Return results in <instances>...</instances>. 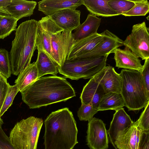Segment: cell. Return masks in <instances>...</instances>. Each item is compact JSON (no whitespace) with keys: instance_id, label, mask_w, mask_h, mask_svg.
I'll return each mask as SVG.
<instances>
[{"instance_id":"24","label":"cell","mask_w":149,"mask_h":149,"mask_svg":"<svg viewBox=\"0 0 149 149\" xmlns=\"http://www.w3.org/2000/svg\"><path fill=\"white\" fill-rule=\"evenodd\" d=\"M38 72L36 62L30 63L20 72L15 81L20 92L38 79Z\"/></svg>"},{"instance_id":"22","label":"cell","mask_w":149,"mask_h":149,"mask_svg":"<svg viewBox=\"0 0 149 149\" xmlns=\"http://www.w3.org/2000/svg\"><path fill=\"white\" fill-rule=\"evenodd\" d=\"M109 0H83V5L91 14L96 16L107 17L120 15L110 6Z\"/></svg>"},{"instance_id":"18","label":"cell","mask_w":149,"mask_h":149,"mask_svg":"<svg viewBox=\"0 0 149 149\" xmlns=\"http://www.w3.org/2000/svg\"><path fill=\"white\" fill-rule=\"evenodd\" d=\"M143 130L136 122L123 133L119 136L115 142L117 149H138Z\"/></svg>"},{"instance_id":"31","label":"cell","mask_w":149,"mask_h":149,"mask_svg":"<svg viewBox=\"0 0 149 149\" xmlns=\"http://www.w3.org/2000/svg\"><path fill=\"white\" fill-rule=\"evenodd\" d=\"M98 111L97 109L91 105L81 103L77 111V116L80 120L88 121L93 118L94 115Z\"/></svg>"},{"instance_id":"10","label":"cell","mask_w":149,"mask_h":149,"mask_svg":"<svg viewBox=\"0 0 149 149\" xmlns=\"http://www.w3.org/2000/svg\"><path fill=\"white\" fill-rule=\"evenodd\" d=\"M87 145L90 149H107L109 140L106 124L101 119L93 118L88 121Z\"/></svg>"},{"instance_id":"1","label":"cell","mask_w":149,"mask_h":149,"mask_svg":"<svg viewBox=\"0 0 149 149\" xmlns=\"http://www.w3.org/2000/svg\"><path fill=\"white\" fill-rule=\"evenodd\" d=\"M20 93L22 100L30 109L65 101L76 96L65 78L56 75L41 77Z\"/></svg>"},{"instance_id":"27","label":"cell","mask_w":149,"mask_h":149,"mask_svg":"<svg viewBox=\"0 0 149 149\" xmlns=\"http://www.w3.org/2000/svg\"><path fill=\"white\" fill-rule=\"evenodd\" d=\"M134 6L121 15L125 16H145L149 11V2L147 0H132Z\"/></svg>"},{"instance_id":"25","label":"cell","mask_w":149,"mask_h":149,"mask_svg":"<svg viewBox=\"0 0 149 149\" xmlns=\"http://www.w3.org/2000/svg\"><path fill=\"white\" fill-rule=\"evenodd\" d=\"M125 106L124 101L121 93L109 92L105 93L99 103L97 110L116 111Z\"/></svg>"},{"instance_id":"16","label":"cell","mask_w":149,"mask_h":149,"mask_svg":"<svg viewBox=\"0 0 149 149\" xmlns=\"http://www.w3.org/2000/svg\"><path fill=\"white\" fill-rule=\"evenodd\" d=\"M114 53L116 67L118 68L137 71L141 70L143 65L141 60L128 48L125 47L123 49L118 48Z\"/></svg>"},{"instance_id":"15","label":"cell","mask_w":149,"mask_h":149,"mask_svg":"<svg viewBox=\"0 0 149 149\" xmlns=\"http://www.w3.org/2000/svg\"><path fill=\"white\" fill-rule=\"evenodd\" d=\"M105 94L103 88L94 76L84 86L80 98L81 103L90 104L97 109L99 102Z\"/></svg>"},{"instance_id":"7","label":"cell","mask_w":149,"mask_h":149,"mask_svg":"<svg viewBox=\"0 0 149 149\" xmlns=\"http://www.w3.org/2000/svg\"><path fill=\"white\" fill-rule=\"evenodd\" d=\"M123 45L137 57L143 60L149 58V29L145 22L133 25L131 33L123 41Z\"/></svg>"},{"instance_id":"17","label":"cell","mask_w":149,"mask_h":149,"mask_svg":"<svg viewBox=\"0 0 149 149\" xmlns=\"http://www.w3.org/2000/svg\"><path fill=\"white\" fill-rule=\"evenodd\" d=\"M38 3V10L49 16L64 9H76L83 5V0H43Z\"/></svg>"},{"instance_id":"20","label":"cell","mask_w":149,"mask_h":149,"mask_svg":"<svg viewBox=\"0 0 149 149\" xmlns=\"http://www.w3.org/2000/svg\"><path fill=\"white\" fill-rule=\"evenodd\" d=\"M36 5L37 2L34 1L12 0L6 9L11 15L18 20L31 15Z\"/></svg>"},{"instance_id":"32","label":"cell","mask_w":149,"mask_h":149,"mask_svg":"<svg viewBox=\"0 0 149 149\" xmlns=\"http://www.w3.org/2000/svg\"><path fill=\"white\" fill-rule=\"evenodd\" d=\"M136 122L138 126L143 130H149V101Z\"/></svg>"},{"instance_id":"28","label":"cell","mask_w":149,"mask_h":149,"mask_svg":"<svg viewBox=\"0 0 149 149\" xmlns=\"http://www.w3.org/2000/svg\"><path fill=\"white\" fill-rule=\"evenodd\" d=\"M0 72L6 79L12 73L9 54L4 49H0Z\"/></svg>"},{"instance_id":"23","label":"cell","mask_w":149,"mask_h":149,"mask_svg":"<svg viewBox=\"0 0 149 149\" xmlns=\"http://www.w3.org/2000/svg\"><path fill=\"white\" fill-rule=\"evenodd\" d=\"M37 58L36 62L38 69V79L48 74L56 76L58 72V66L45 52L38 50Z\"/></svg>"},{"instance_id":"36","label":"cell","mask_w":149,"mask_h":149,"mask_svg":"<svg viewBox=\"0 0 149 149\" xmlns=\"http://www.w3.org/2000/svg\"><path fill=\"white\" fill-rule=\"evenodd\" d=\"M138 149H149V130H143Z\"/></svg>"},{"instance_id":"29","label":"cell","mask_w":149,"mask_h":149,"mask_svg":"<svg viewBox=\"0 0 149 149\" xmlns=\"http://www.w3.org/2000/svg\"><path fill=\"white\" fill-rule=\"evenodd\" d=\"M108 3L111 8L120 15L129 11L134 5L130 0H109Z\"/></svg>"},{"instance_id":"30","label":"cell","mask_w":149,"mask_h":149,"mask_svg":"<svg viewBox=\"0 0 149 149\" xmlns=\"http://www.w3.org/2000/svg\"><path fill=\"white\" fill-rule=\"evenodd\" d=\"M19 92L17 87L15 84L12 86L9 85L6 95L0 111V117L1 118L11 106L15 97Z\"/></svg>"},{"instance_id":"40","label":"cell","mask_w":149,"mask_h":149,"mask_svg":"<svg viewBox=\"0 0 149 149\" xmlns=\"http://www.w3.org/2000/svg\"><path fill=\"white\" fill-rule=\"evenodd\" d=\"M2 17H3L2 16L0 15V22L1 21V19H2Z\"/></svg>"},{"instance_id":"4","label":"cell","mask_w":149,"mask_h":149,"mask_svg":"<svg viewBox=\"0 0 149 149\" xmlns=\"http://www.w3.org/2000/svg\"><path fill=\"white\" fill-rule=\"evenodd\" d=\"M121 94L125 106L129 111H138L144 107L149 101L141 71L122 69Z\"/></svg>"},{"instance_id":"8","label":"cell","mask_w":149,"mask_h":149,"mask_svg":"<svg viewBox=\"0 0 149 149\" xmlns=\"http://www.w3.org/2000/svg\"><path fill=\"white\" fill-rule=\"evenodd\" d=\"M75 42L72 31L63 30L52 36L51 41V56L58 68L63 65Z\"/></svg>"},{"instance_id":"34","label":"cell","mask_w":149,"mask_h":149,"mask_svg":"<svg viewBox=\"0 0 149 149\" xmlns=\"http://www.w3.org/2000/svg\"><path fill=\"white\" fill-rule=\"evenodd\" d=\"M0 149H16L11 143L9 137L0 127Z\"/></svg>"},{"instance_id":"3","label":"cell","mask_w":149,"mask_h":149,"mask_svg":"<svg viewBox=\"0 0 149 149\" xmlns=\"http://www.w3.org/2000/svg\"><path fill=\"white\" fill-rule=\"evenodd\" d=\"M38 21L34 19L22 23L16 29L9 53L12 73L18 75L31 63L36 47Z\"/></svg>"},{"instance_id":"2","label":"cell","mask_w":149,"mask_h":149,"mask_svg":"<svg viewBox=\"0 0 149 149\" xmlns=\"http://www.w3.org/2000/svg\"><path fill=\"white\" fill-rule=\"evenodd\" d=\"M44 123L45 149H73L78 143L76 123L68 108L52 112Z\"/></svg>"},{"instance_id":"6","label":"cell","mask_w":149,"mask_h":149,"mask_svg":"<svg viewBox=\"0 0 149 149\" xmlns=\"http://www.w3.org/2000/svg\"><path fill=\"white\" fill-rule=\"evenodd\" d=\"M42 118L30 116L17 122L11 130L9 138L16 149H36Z\"/></svg>"},{"instance_id":"5","label":"cell","mask_w":149,"mask_h":149,"mask_svg":"<svg viewBox=\"0 0 149 149\" xmlns=\"http://www.w3.org/2000/svg\"><path fill=\"white\" fill-rule=\"evenodd\" d=\"M108 55L93 57L80 55L66 59L63 65L58 68V72L72 80L91 78L106 66Z\"/></svg>"},{"instance_id":"11","label":"cell","mask_w":149,"mask_h":149,"mask_svg":"<svg viewBox=\"0 0 149 149\" xmlns=\"http://www.w3.org/2000/svg\"><path fill=\"white\" fill-rule=\"evenodd\" d=\"M134 123L123 108L116 111L107 131L110 142L115 149H117L115 145L117 139L130 128Z\"/></svg>"},{"instance_id":"33","label":"cell","mask_w":149,"mask_h":149,"mask_svg":"<svg viewBox=\"0 0 149 149\" xmlns=\"http://www.w3.org/2000/svg\"><path fill=\"white\" fill-rule=\"evenodd\" d=\"M149 58L145 60L141 71L142 79L148 96L149 97Z\"/></svg>"},{"instance_id":"39","label":"cell","mask_w":149,"mask_h":149,"mask_svg":"<svg viewBox=\"0 0 149 149\" xmlns=\"http://www.w3.org/2000/svg\"><path fill=\"white\" fill-rule=\"evenodd\" d=\"M3 123V122L2 119L0 117V127L2 126V125Z\"/></svg>"},{"instance_id":"19","label":"cell","mask_w":149,"mask_h":149,"mask_svg":"<svg viewBox=\"0 0 149 149\" xmlns=\"http://www.w3.org/2000/svg\"><path fill=\"white\" fill-rule=\"evenodd\" d=\"M103 37L102 33H97L76 42L71 49L66 59L74 58L90 52L102 41Z\"/></svg>"},{"instance_id":"38","label":"cell","mask_w":149,"mask_h":149,"mask_svg":"<svg viewBox=\"0 0 149 149\" xmlns=\"http://www.w3.org/2000/svg\"><path fill=\"white\" fill-rule=\"evenodd\" d=\"M6 78L0 72V80L2 79Z\"/></svg>"},{"instance_id":"35","label":"cell","mask_w":149,"mask_h":149,"mask_svg":"<svg viewBox=\"0 0 149 149\" xmlns=\"http://www.w3.org/2000/svg\"><path fill=\"white\" fill-rule=\"evenodd\" d=\"M9 85L6 78L0 80V111L6 95Z\"/></svg>"},{"instance_id":"21","label":"cell","mask_w":149,"mask_h":149,"mask_svg":"<svg viewBox=\"0 0 149 149\" xmlns=\"http://www.w3.org/2000/svg\"><path fill=\"white\" fill-rule=\"evenodd\" d=\"M101 18L91 14H89L86 20L73 33L74 39L76 42L91 35L97 33L101 22Z\"/></svg>"},{"instance_id":"9","label":"cell","mask_w":149,"mask_h":149,"mask_svg":"<svg viewBox=\"0 0 149 149\" xmlns=\"http://www.w3.org/2000/svg\"><path fill=\"white\" fill-rule=\"evenodd\" d=\"M63 30L57 26L49 16L42 17L37 22L36 38L37 50L43 51L52 59L51 46L52 36Z\"/></svg>"},{"instance_id":"26","label":"cell","mask_w":149,"mask_h":149,"mask_svg":"<svg viewBox=\"0 0 149 149\" xmlns=\"http://www.w3.org/2000/svg\"><path fill=\"white\" fill-rule=\"evenodd\" d=\"M17 21L11 15L3 16L0 22V39H4L16 31Z\"/></svg>"},{"instance_id":"12","label":"cell","mask_w":149,"mask_h":149,"mask_svg":"<svg viewBox=\"0 0 149 149\" xmlns=\"http://www.w3.org/2000/svg\"><path fill=\"white\" fill-rule=\"evenodd\" d=\"M102 33L104 36L102 41L91 51L81 55L90 57L103 56L114 53L116 49L123 45V41L108 30Z\"/></svg>"},{"instance_id":"14","label":"cell","mask_w":149,"mask_h":149,"mask_svg":"<svg viewBox=\"0 0 149 149\" xmlns=\"http://www.w3.org/2000/svg\"><path fill=\"white\" fill-rule=\"evenodd\" d=\"M80 15L79 10L67 8L59 10L49 16L57 26L63 30L72 32L81 25Z\"/></svg>"},{"instance_id":"37","label":"cell","mask_w":149,"mask_h":149,"mask_svg":"<svg viewBox=\"0 0 149 149\" xmlns=\"http://www.w3.org/2000/svg\"><path fill=\"white\" fill-rule=\"evenodd\" d=\"M12 0H0V15L2 16L10 15L6 9Z\"/></svg>"},{"instance_id":"13","label":"cell","mask_w":149,"mask_h":149,"mask_svg":"<svg viewBox=\"0 0 149 149\" xmlns=\"http://www.w3.org/2000/svg\"><path fill=\"white\" fill-rule=\"evenodd\" d=\"M95 77L102 86L105 93L109 92L121 93V77L113 67L106 66Z\"/></svg>"}]
</instances>
